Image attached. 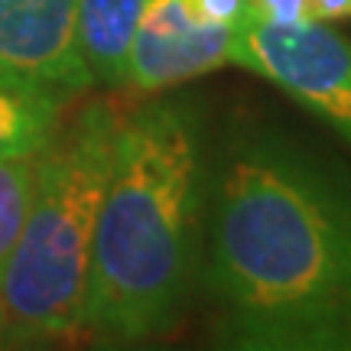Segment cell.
I'll use <instances>...</instances> for the list:
<instances>
[{"instance_id": "cell-1", "label": "cell", "mask_w": 351, "mask_h": 351, "mask_svg": "<svg viewBox=\"0 0 351 351\" xmlns=\"http://www.w3.org/2000/svg\"><path fill=\"white\" fill-rule=\"evenodd\" d=\"M202 287L215 341L351 351V169L276 127L238 130L208 179Z\"/></svg>"}, {"instance_id": "cell-2", "label": "cell", "mask_w": 351, "mask_h": 351, "mask_svg": "<svg viewBox=\"0 0 351 351\" xmlns=\"http://www.w3.org/2000/svg\"><path fill=\"white\" fill-rule=\"evenodd\" d=\"M205 160L195 108L150 95L121 117L101 199L85 332L101 345H143L182 319L202 254Z\"/></svg>"}, {"instance_id": "cell-3", "label": "cell", "mask_w": 351, "mask_h": 351, "mask_svg": "<svg viewBox=\"0 0 351 351\" xmlns=\"http://www.w3.org/2000/svg\"><path fill=\"white\" fill-rule=\"evenodd\" d=\"M121 114L91 101L36 153V179L20 238L0 274V309L13 345H46L85 332L91 244L114 160Z\"/></svg>"}, {"instance_id": "cell-4", "label": "cell", "mask_w": 351, "mask_h": 351, "mask_svg": "<svg viewBox=\"0 0 351 351\" xmlns=\"http://www.w3.org/2000/svg\"><path fill=\"white\" fill-rule=\"evenodd\" d=\"M231 62L276 85L351 143V43L335 26H274L244 10L231 36Z\"/></svg>"}, {"instance_id": "cell-5", "label": "cell", "mask_w": 351, "mask_h": 351, "mask_svg": "<svg viewBox=\"0 0 351 351\" xmlns=\"http://www.w3.org/2000/svg\"><path fill=\"white\" fill-rule=\"evenodd\" d=\"M82 0H0V82L75 101L95 85L78 43Z\"/></svg>"}, {"instance_id": "cell-6", "label": "cell", "mask_w": 351, "mask_h": 351, "mask_svg": "<svg viewBox=\"0 0 351 351\" xmlns=\"http://www.w3.org/2000/svg\"><path fill=\"white\" fill-rule=\"evenodd\" d=\"M231 36L234 26L205 23L195 0H143L127 49L124 88L150 98L208 75L231 62Z\"/></svg>"}, {"instance_id": "cell-7", "label": "cell", "mask_w": 351, "mask_h": 351, "mask_svg": "<svg viewBox=\"0 0 351 351\" xmlns=\"http://www.w3.org/2000/svg\"><path fill=\"white\" fill-rule=\"evenodd\" d=\"M143 0H82L78 7V43L91 78L98 85L124 88L127 49Z\"/></svg>"}, {"instance_id": "cell-8", "label": "cell", "mask_w": 351, "mask_h": 351, "mask_svg": "<svg viewBox=\"0 0 351 351\" xmlns=\"http://www.w3.org/2000/svg\"><path fill=\"white\" fill-rule=\"evenodd\" d=\"M65 104L49 91L0 82V160L36 156L62 124Z\"/></svg>"}, {"instance_id": "cell-9", "label": "cell", "mask_w": 351, "mask_h": 351, "mask_svg": "<svg viewBox=\"0 0 351 351\" xmlns=\"http://www.w3.org/2000/svg\"><path fill=\"white\" fill-rule=\"evenodd\" d=\"M36 179V156H7L0 160V274L23 228L29 195Z\"/></svg>"}, {"instance_id": "cell-10", "label": "cell", "mask_w": 351, "mask_h": 351, "mask_svg": "<svg viewBox=\"0 0 351 351\" xmlns=\"http://www.w3.org/2000/svg\"><path fill=\"white\" fill-rule=\"evenodd\" d=\"M247 13L274 26H300L315 20L309 0H247Z\"/></svg>"}, {"instance_id": "cell-11", "label": "cell", "mask_w": 351, "mask_h": 351, "mask_svg": "<svg viewBox=\"0 0 351 351\" xmlns=\"http://www.w3.org/2000/svg\"><path fill=\"white\" fill-rule=\"evenodd\" d=\"M202 20L212 26H238V20L247 10V0H195Z\"/></svg>"}, {"instance_id": "cell-12", "label": "cell", "mask_w": 351, "mask_h": 351, "mask_svg": "<svg viewBox=\"0 0 351 351\" xmlns=\"http://www.w3.org/2000/svg\"><path fill=\"white\" fill-rule=\"evenodd\" d=\"M313 16L322 23H348L351 20V0H309Z\"/></svg>"}, {"instance_id": "cell-13", "label": "cell", "mask_w": 351, "mask_h": 351, "mask_svg": "<svg viewBox=\"0 0 351 351\" xmlns=\"http://www.w3.org/2000/svg\"><path fill=\"white\" fill-rule=\"evenodd\" d=\"M0 348H13L10 341V322H7V313L0 309Z\"/></svg>"}]
</instances>
